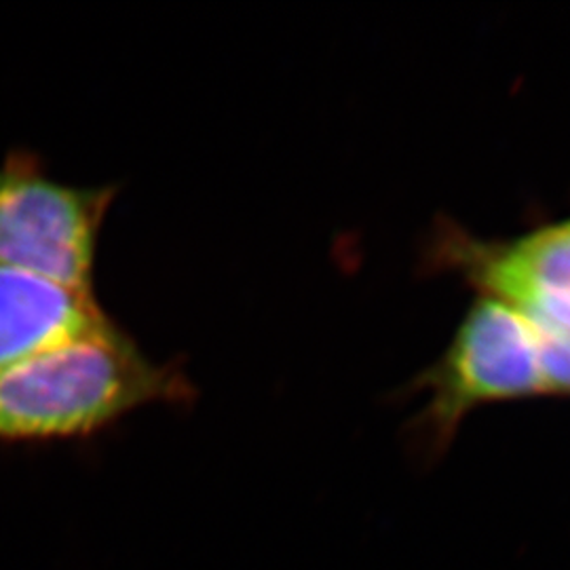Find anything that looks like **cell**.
Returning <instances> with one entry per match:
<instances>
[{
	"label": "cell",
	"instance_id": "obj_6",
	"mask_svg": "<svg viewBox=\"0 0 570 570\" xmlns=\"http://www.w3.org/2000/svg\"><path fill=\"white\" fill-rule=\"evenodd\" d=\"M532 330L539 346V364L546 391L570 393V336L546 327L532 326Z\"/></svg>",
	"mask_w": 570,
	"mask_h": 570
},
{
	"label": "cell",
	"instance_id": "obj_1",
	"mask_svg": "<svg viewBox=\"0 0 570 570\" xmlns=\"http://www.w3.org/2000/svg\"><path fill=\"white\" fill-rule=\"evenodd\" d=\"M193 395L180 367L153 362L115 326L0 370V442L87 438L138 407Z\"/></svg>",
	"mask_w": 570,
	"mask_h": 570
},
{
	"label": "cell",
	"instance_id": "obj_4",
	"mask_svg": "<svg viewBox=\"0 0 570 570\" xmlns=\"http://www.w3.org/2000/svg\"><path fill=\"white\" fill-rule=\"evenodd\" d=\"M115 326L94 292L0 266V370Z\"/></svg>",
	"mask_w": 570,
	"mask_h": 570
},
{
	"label": "cell",
	"instance_id": "obj_2",
	"mask_svg": "<svg viewBox=\"0 0 570 570\" xmlns=\"http://www.w3.org/2000/svg\"><path fill=\"white\" fill-rule=\"evenodd\" d=\"M112 186L51 178L30 153L0 165V266L94 292V268Z\"/></svg>",
	"mask_w": 570,
	"mask_h": 570
},
{
	"label": "cell",
	"instance_id": "obj_5",
	"mask_svg": "<svg viewBox=\"0 0 570 570\" xmlns=\"http://www.w3.org/2000/svg\"><path fill=\"white\" fill-rule=\"evenodd\" d=\"M475 271L497 301L532 326L570 336V223L478 256Z\"/></svg>",
	"mask_w": 570,
	"mask_h": 570
},
{
	"label": "cell",
	"instance_id": "obj_3",
	"mask_svg": "<svg viewBox=\"0 0 570 570\" xmlns=\"http://www.w3.org/2000/svg\"><path fill=\"white\" fill-rule=\"evenodd\" d=\"M431 444H444L471 407L546 391L529 320L497 298L478 303L431 374Z\"/></svg>",
	"mask_w": 570,
	"mask_h": 570
}]
</instances>
